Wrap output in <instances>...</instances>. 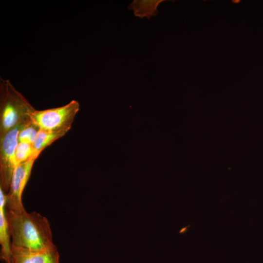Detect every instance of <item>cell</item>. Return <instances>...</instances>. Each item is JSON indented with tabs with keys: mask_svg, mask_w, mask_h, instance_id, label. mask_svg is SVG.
<instances>
[{
	"mask_svg": "<svg viewBox=\"0 0 263 263\" xmlns=\"http://www.w3.org/2000/svg\"><path fill=\"white\" fill-rule=\"evenodd\" d=\"M11 245L41 250L55 246L48 220L37 212L6 210Z\"/></svg>",
	"mask_w": 263,
	"mask_h": 263,
	"instance_id": "6da1fadb",
	"label": "cell"
},
{
	"mask_svg": "<svg viewBox=\"0 0 263 263\" xmlns=\"http://www.w3.org/2000/svg\"><path fill=\"white\" fill-rule=\"evenodd\" d=\"M35 109L8 80L0 82V137L31 120Z\"/></svg>",
	"mask_w": 263,
	"mask_h": 263,
	"instance_id": "7a4b0ae2",
	"label": "cell"
},
{
	"mask_svg": "<svg viewBox=\"0 0 263 263\" xmlns=\"http://www.w3.org/2000/svg\"><path fill=\"white\" fill-rule=\"evenodd\" d=\"M79 110V103L73 100L61 107L40 111L35 110L31 120L41 130L68 132Z\"/></svg>",
	"mask_w": 263,
	"mask_h": 263,
	"instance_id": "3957f363",
	"label": "cell"
},
{
	"mask_svg": "<svg viewBox=\"0 0 263 263\" xmlns=\"http://www.w3.org/2000/svg\"><path fill=\"white\" fill-rule=\"evenodd\" d=\"M23 125L11 129L0 137V188L5 193L9 189L12 175L17 166L15 150L19 143V132Z\"/></svg>",
	"mask_w": 263,
	"mask_h": 263,
	"instance_id": "277c9868",
	"label": "cell"
},
{
	"mask_svg": "<svg viewBox=\"0 0 263 263\" xmlns=\"http://www.w3.org/2000/svg\"><path fill=\"white\" fill-rule=\"evenodd\" d=\"M36 159L32 157L15 168L9 189L6 194V210L19 212L24 209L22 202V194L30 178L32 169Z\"/></svg>",
	"mask_w": 263,
	"mask_h": 263,
	"instance_id": "5b68a950",
	"label": "cell"
},
{
	"mask_svg": "<svg viewBox=\"0 0 263 263\" xmlns=\"http://www.w3.org/2000/svg\"><path fill=\"white\" fill-rule=\"evenodd\" d=\"M11 263H59L56 246L34 250L11 245Z\"/></svg>",
	"mask_w": 263,
	"mask_h": 263,
	"instance_id": "8992f818",
	"label": "cell"
},
{
	"mask_svg": "<svg viewBox=\"0 0 263 263\" xmlns=\"http://www.w3.org/2000/svg\"><path fill=\"white\" fill-rule=\"evenodd\" d=\"M6 210V193L0 188V259L11 263V242Z\"/></svg>",
	"mask_w": 263,
	"mask_h": 263,
	"instance_id": "52a82bcc",
	"label": "cell"
},
{
	"mask_svg": "<svg viewBox=\"0 0 263 263\" xmlns=\"http://www.w3.org/2000/svg\"><path fill=\"white\" fill-rule=\"evenodd\" d=\"M164 0H134L128 6L133 11L134 15L141 19L144 17L150 19L158 13V5Z\"/></svg>",
	"mask_w": 263,
	"mask_h": 263,
	"instance_id": "ba28073f",
	"label": "cell"
},
{
	"mask_svg": "<svg viewBox=\"0 0 263 263\" xmlns=\"http://www.w3.org/2000/svg\"><path fill=\"white\" fill-rule=\"evenodd\" d=\"M67 131H47L40 130L33 144L34 154L38 157L41 151L58 138L63 136Z\"/></svg>",
	"mask_w": 263,
	"mask_h": 263,
	"instance_id": "9c48e42d",
	"label": "cell"
},
{
	"mask_svg": "<svg viewBox=\"0 0 263 263\" xmlns=\"http://www.w3.org/2000/svg\"><path fill=\"white\" fill-rule=\"evenodd\" d=\"M39 130V128L32 120L23 125L19 132V142L33 145Z\"/></svg>",
	"mask_w": 263,
	"mask_h": 263,
	"instance_id": "30bf717a",
	"label": "cell"
},
{
	"mask_svg": "<svg viewBox=\"0 0 263 263\" xmlns=\"http://www.w3.org/2000/svg\"><path fill=\"white\" fill-rule=\"evenodd\" d=\"M32 157L38 158L34 154L33 145L19 142L15 150L16 166L28 160Z\"/></svg>",
	"mask_w": 263,
	"mask_h": 263,
	"instance_id": "8fae6325",
	"label": "cell"
}]
</instances>
